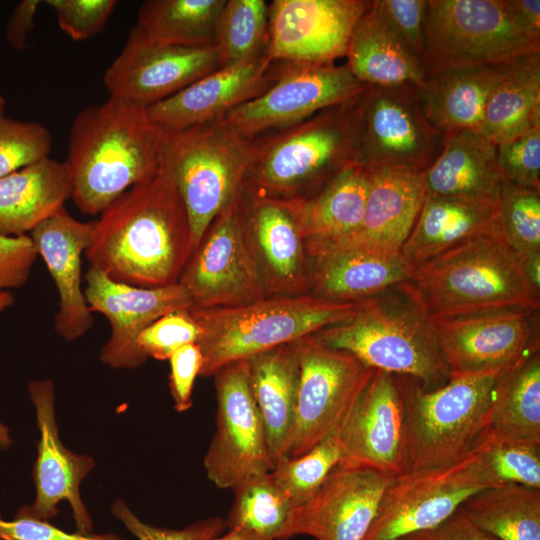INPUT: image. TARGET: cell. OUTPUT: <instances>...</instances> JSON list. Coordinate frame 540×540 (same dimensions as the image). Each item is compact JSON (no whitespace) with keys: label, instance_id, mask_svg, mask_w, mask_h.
I'll list each match as a JSON object with an SVG mask.
<instances>
[{"label":"cell","instance_id":"7","mask_svg":"<svg viewBox=\"0 0 540 540\" xmlns=\"http://www.w3.org/2000/svg\"><path fill=\"white\" fill-rule=\"evenodd\" d=\"M504 371L451 377L434 389L396 375L407 423L406 472L451 465L472 452L487 429L492 391Z\"/></svg>","mask_w":540,"mask_h":540},{"label":"cell","instance_id":"4","mask_svg":"<svg viewBox=\"0 0 540 540\" xmlns=\"http://www.w3.org/2000/svg\"><path fill=\"white\" fill-rule=\"evenodd\" d=\"M360 301L344 302L311 293L274 295L235 307L189 309L200 328V374L213 376L231 363L293 343L352 317Z\"/></svg>","mask_w":540,"mask_h":540},{"label":"cell","instance_id":"30","mask_svg":"<svg viewBox=\"0 0 540 540\" xmlns=\"http://www.w3.org/2000/svg\"><path fill=\"white\" fill-rule=\"evenodd\" d=\"M68 165L45 157L0 178V235H28L71 198Z\"/></svg>","mask_w":540,"mask_h":540},{"label":"cell","instance_id":"29","mask_svg":"<svg viewBox=\"0 0 540 540\" xmlns=\"http://www.w3.org/2000/svg\"><path fill=\"white\" fill-rule=\"evenodd\" d=\"M421 178L427 196L497 204L506 183L496 144L480 131L463 130L445 137L443 148Z\"/></svg>","mask_w":540,"mask_h":540},{"label":"cell","instance_id":"32","mask_svg":"<svg viewBox=\"0 0 540 540\" xmlns=\"http://www.w3.org/2000/svg\"><path fill=\"white\" fill-rule=\"evenodd\" d=\"M247 363L252 393L275 467L286 456L294 424L299 377L294 342L254 355Z\"/></svg>","mask_w":540,"mask_h":540},{"label":"cell","instance_id":"16","mask_svg":"<svg viewBox=\"0 0 540 540\" xmlns=\"http://www.w3.org/2000/svg\"><path fill=\"white\" fill-rule=\"evenodd\" d=\"M534 313L501 310L430 318L449 378L501 372L539 350Z\"/></svg>","mask_w":540,"mask_h":540},{"label":"cell","instance_id":"36","mask_svg":"<svg viewBox=\"0 0 540 540\" xmlns=\"http://www.w3.org/2000/svg\"><path fill=\"white\" fill-rule=\"evenodd\" d=\"M540 127V53L513 61L492 92L480 132L494 144Z\"/></svg>","mask_w":540,"mask_h":540},{"label":"cell","instance_id":"13","mask_svg":"<svg viewBox=\"0 0 540 540\" xmlns=\"http://www.w3.org/2000/svg\"><path fill=\"white\" fill-rule=\"evenodd\" d=\"M299 377L287 457L304 455L345 419L375 369L330 348L313 334L294 342Z\"/></svg>","mask_w":540,"mask_h":540},{"label":"cell","instance_id":"23","mask_svg":"<svg viewBox=\"0 0 540 540\" xmlns=\"http://www.w3.org/2000/svg\"><path fill=\"white\" fill-rule=\"evenodd\" d=\"M275 62L263 55L220 68L147 109L165 132L221 120L233 108L265 92L275 79Z\"/></svg>","mask_w":540,"mask_h":540},{"label":"cell","instance_id":"42","mask_svg":"<svg viewBox=\"0 0 540 540\" xmlns=\"http://www.w3.org/2000/svg\"><path fill=\"white\" fill-rule=\"evenodd\" d=\"M495 226L521 261L540 255V189L506 182L497 202Z\"/></svg>","mask_w":540,"mask_h":540},{"label":"cell","instance_id":"33","mask_svg":"<svg viewBox=\"0 0 540 540\" xmlns=\"http://www.w3.org/2000/svg\"><path fill=\"white\" fill-rule=\"evenodd\" d=\"M496 213L495 203L426 195L401 253L417 266L473 236L494 229Z\"/></svg>","mask_w":540,"mask_h":540},{"label":"cell","instance_id":"47","mask_svg":"<svg viewBox=\"0 0 540 540\" xmlns=\"http://www.w3.org/2000/svg\"><path fill=\"white\" fill-rule=\"evenodd\" d=\"M59 28L73 41L99 34L107 25L117 0H48Z\"/></svg>","mask_w":540,"mask_h":540},{"label":"cell","instance_id":"53","mask_svg":"<svg viewBox=\"0 0 540 540\" xmlns=\"http://www.w3.org/2000/svg\"><path fill=\"white\" fill-rule=\"evenodd\" d=\"M397 540H500L471 522L459 509L440 525Z\"/></svg>","mask_w":540,"mask_h":540},{"label":"cell","instance_id":"51","mask_svg":"<svg viewBox=\"0 0 540 540\" xmlns=\"http://www.w3.org/2000/svg\"><path fill=\"white\" fill-rule=\"evenodd\" d=\"M0 540H124L113 533H67L46 520L34 518L20 509L12 520L0 517Z\"/></svg>","mask_w":540,"mask_h":540},{"label":"cell","instance_id":"1","mask_svg":"<svg viewBox=\"0 0 540 540\" xmlns=\"http://www.w3.org/2000/svg\"><path fill=\"white\" fill-rule=\"evenodd\" d=\"M99 215L85 251L90 266L141 288L179 282L194 248L184 202L165 168L160 165Z\"/></svg>","mask_w":540,"mask_h":540},{"label":"cell","instance_id":"19","mask_svg":"<svg viewBox=\"0 0 540 540\" xmlns=\"http://www.w3.org/2000/svg\"><path fill=\"white\" fill-rule=\"evenodd\" d=\"M367 0H274L269 4L273 62L332 64L346 55L354 26L369 9Z\"/></svg>","mask_w":540,"mask_h":540},{"label":"cell","instance_id":"11","mask_svg":"<svg viewBox=\"0 0 540 540\" xmlns=\"http://www.w3.org/2000/svg\"><path fill=\"white\" fill-rule=\"evenodd\" d=\"M190 309L245 305L268 295L240 193L216 216L194 250L179 282Z\"/></svg>","mask_w":540,"mask_h":540},{"label":"cell","instance_id":"18","mask_svg":"<svg viewBox=\"0 0 540 540\" xmlns=\"http://www.w3.org/2000/svg\"><path fill=\"white\" fill-rule=\"evenodd\" d=\"M339 464L395 478L407 471V423L396 375L375 370L341 429Z\"/></svg>","mask_w":540,"mask_h":540},{"label":"cell","instance_id":"17","mask_svg":"<svg viewBox=\"0 0 540 540\" xmlns=\"http://www.w3.org/2000/svg\"><path fill=\"white\" fill-rule=\"evenodd\" d=\"M220 68L215 46L161 44L132 27L103 82L109 96L148 108Z\"/></svg>","mask_w":540,"mask_h":540},{"label":"cell","instance_id":"43","mask_svg":"<svg viewBox=\"0 0 540 540\" xmlns=\"http://www.w3.org/2000/svg\"><path fill=\"white\" fill-rule=\"evenodd\" d=\"M475 448L496 485L540 489V445L500 437L486 429Z\"/></svg>","mask_w":540,"mask_h":540},{"label":"cell","instance_id":"46","mask_svg":"<svg viewBox=\"0 0 540 540\" xmlns=\"http://www.w3.org/2000/svg\"><path fill=\"white\" fill-rule=\"evenodd\" d=\"M496 156L506 182L540 189V127L497 144Z\"/></svg>","mask_w":540,"mask_h":540},{"label":"cell","instance_id":"22","mask_svg":"<svg viewBox=\"0 0 540 540\" xmlns=\"http://www.w3.org/2000/svg\"><path fill=\"white\" fill-rule=\"evenodd\" d=\"M27 387L35 407L40 437L33 470L35 501L20 510L34 518L48 521L58 514L57 504L66 500L71 505L77 532L91 534L92 519L81 500L79 487L94 467V460L87 455L75 454L63 445L55 418L53 381H31Z\"/></svg>","mask_w":540,"mask_h":540},{"label":"cell","instance_id":"3","mask_svg":"<svg viewBox=\"0 0 540 540\" xmlns=\"http://www.w3.org/2000/svg\"><path fill=\"white\" fill-rule=\"evenodd\" d=\"M398 288L429 318L540 308V289L496 226L415 266Z\"/></svg>","mask_w":540,"mask_h":540},{"label":"cell","instance_id":"54","mask_svg":"<svg viewBox=\"0 0 540 540\" xmlns=\"http://www.w3.org/2000/svg\"><path fill=\"white\" fill-rule=\"evenodd\" d=\"M41 3L39 0H22L12 10L6 24L5 37L15 50L23 51L27 47Z\"/></svg>","mask_w":540,"mask_h":540},{"label":"cell","instance_id":"49","mask_svg":"<svg viewBox=\"0 0 540 540\" xmlns=\"http://www.w3.org/2000/svg\"><path fill=\"white\" fill-rule=\"evenodd\" d=\"M110 510L138 540H214L227 527L221 517L201 519L183 529L156 527L140 520L120 498L114 500Z\"/></svg>","mask_w":540,"mask_h":540},{"label":"cell","instance_id":"5","mask_svg":"<svg viewBox=\"0 0 540 540\" xmlns=\"http://www.w3.org/2000/svg\"><path fill=\"white\" fill-rule=\"evenodd\" d=\"M355 97L253 138L245 186L278 199L307 198L354 165Z\"/></svg>","mask_w":540,"mask_h":540},{"label":"cell","instance_id":"25","mask_svg":"<svg viewBox=\"0 0 540 540\" xmlns=\"http://www.w3.org/2000/svg\"><path fill=\"white\" fill-rule=\"evenodd\" d=\"M91 233L92 222L77 220L62 207L29 235L57 288L55 331L69 342L85 335L94 325L93 312L81 288V257Z\"/></svg>","mask_w":540,"mask_h":540},{"label":"cell","instance_id":"28","mask_svg":"<svg viewBox=\"0 0 540 540\" xmlns=\"http://www.w3.org/2000/svg\"><path fill=\"white\" fill-rule=\"evenodd\" d=\"M512 62L448 67L424 74L417 86L431 125L445 137L480 131L487 102Z\"/></svg>","mask_w":540,"mask_h":540},{"label":"cell","instance_id":"38","mask_svg":"<svg viewBox=\"0 0 540 540\" xmlns=\"http://www.w3.org/2000/svg\"><path fill=\"white\" fill-rule=\"evenodd\" d=\"M459 510L500 540H540V489L491 486L470 496Z\"/></svg>","mask_w":540,"mask_h":540},{"label":"cell","instance_id":"48","mask_svg":"<svg viewBox=\"0 0 540 540\" xmlns=\"http://www.w3.org/2000/svg\"><path fill=\"white\" fill-rule=\"evenodd\" d=\"M372 7L422 64L428 0H374Z\"/></svg>","mask_w":540,"mask_h":540},{"label":"cell","instance_id":"41","mask_svg":"<svg viewBox=\"0 0 540 540\" xmlns=\"http://www.w3.org/2000/svg\"><path fill=\"white\" fill-rule=\"evenodd\" d=\"M343 422L304 455L295 458L282 457L270 472L271 478L286 494L294 508L310 499L342 461Z\"/></svg>","mask_w":540,"mask_h":540},{"label":"cell","instance_id":"35","mask_svg":"<svg viewBox=\"0 0 540 540\" xmlns=\"http://www.w3.org/2000/svg\"><path fill=\"white\" fill-rule=\"evenodd\" d=\"M487 429L511 440L540 445V354L535 350L497 379Z\"/></svg>","mask_w":540,"mask_h":540},{"label":"cell","instance_id":"45","mask_svg":"<svg viewBox=\"0 0 540 540\" xmlns=\"http://www.w3.org/2000/svg\"><path fill=\"white\" fill-rule=\"evenodd\" d=\"M200 328L188 310L167 313L147 326L137 337V346L148 358L168 360L183 345L197 343Z\"/></svg>","mask_w":540,"mask_h":540},{"label":"cell","instance_id":"37","mask_svg":"<svg viewBox=\"0 0 540 540\" xmlns=\"http://www.w3.org/2000/svg\"><path fill=\"white\" fill-rule=\"evenodd\" d=\"M225 3L226 0H147L140 5L133 27L161 44L215 46Z\"/></svg>","mask_w":540,"mask_h":540},{"label":"cell","instance_id":"15","mask_svg":"<svg viewBox=\"0 0 540 540\" xmlns=\"http://www.w3.org/2000/svg\"><path fill=\"white\" fill-rule=\"evenodd\" d=\"M217 428L204 457L208 478L219 488L241 483L274 469L264 424L254 399L247 360L217 371Z\"/></svg>","mask_w":540,"mask_h":540},{"label":"cell","instance_id":"9","mask_svg":"<svg viewBox=\"0 0 540 540\" xmlns=\"http://www.w3.org/2000/svg\"><path fill=\"white\" fill-rule=\"evenodd\" d=\"M540 53L508 0H428L424 74L456 66L501 64Z\"/></svg>","mask_w":540,"mask_h":540},{"label":"cell","instance_id":"34","mask_svg":"<svg viewBox=\"0 0 540 540\" xmlns=\"http://www.w3.org/2000/svg\"><path fill=\"white\" fill-rule=\"evenodd\" d=\"M347 67L364 85H420L421 61L387 27L372 1L352 31L346 55Z\"/></svg>","mask_w":540,"mask_h":540},{"label":"cell","instance_id":"2","mask_svg":"<svg viewBox=\"0 0 540 540\" xmlns=\"http://www.w3.org/2000/svg\"><path fill=\"white\" fill-rule=\"evenodd\" d=\"M166 132L147 109L109 96L82 108L68 138V165L75 206L98 215L160 168Z\"/></svg>","mask_w":540,"mask_h":540},{"label":"cell","instance_id":"21","mask_svg":"<svg viewBox=\"0 0 540 540\" xmlns=\"http://www.w3.org/2000/svg\"><path fill=\"white\" fill-rule=\"evenodd\" d=\"M394 478L371 469L338 464L306 502L293 509L283 540H363L382 496Z\"/></svg>","mask_w":540,"mask_h":540},{"label":"cell","instance_id":"8","mask_svg":"<svg viewBox=\"0 0 540 540\" xmlns=\"http://www.w3.org/2000/svg\"><path fill=\"white\" fill-rule=\"evenodd\" d=\"M254 153L223 119L166 132L160 165L184 202L194 250L216 216L240 193Z\"/></svg>","mask_w":540,"mask_h":540},{"label":"cell","instance_id":"56","mask_svg":"<svg viewBox=\"0 0 540 540\" xmlns=\"http://www.w3.org/2000/svg\"><path fill=\"white\" fill-rule=\"evenodd\" d=\"M214 540H265L258 535L243 529V528H232L229 529V532L216 537Z\"/></svg>","mask_w":540,"mask_h":540},{"label":"cell","instance_id":"55","mask_svg":"<svg viewBox=\"0 0 540 540\" xmlns=\"http://www.w3.org/2000/svg\"><path fill=\"white\" fill-rule=\"evenodd\" d=\"M508 2L521 25L532 35L540 37V1L508 0Z\"/></svg>","mask_w":540,"mask_h":540},{"label":"cell","instance_id":"14","mask_svg":"<svg viewBox=\"0 0 540 540\" xmlns=\"http://www.w3.org/2000/svg\"><path fill=\"white\" fill-rule=\"evenodd\" d=\"M275 64L272 85L223 118L248 138L299 123L323 109L352 99L366 86L354 77L346 64Z\"/></svg>","mask_w":540,"mask_h":540},{"label":"cell","instance_id":"39","mask_svg":"<svg viewBox=\"0 0 540 540\" xmlns=\"http://www.w3.org/2000/svg\"><path fill=\"white\" fill-rule=\"evenodd\" d=\"M226 525L243 528L265 540H283L294 506L270 473L253 477L234 490Z\"/></svg>","mask_w":540,"mask_h":540},{"label":"cell","instance_id":"31","mask_svg":"<svg viewBox=\"0 0 540 540\" xmlns=\"http://www.w3.org/2000/svg\"><path fill=\"white\" fill-rule=\"evenodd\" d=\"M367 188V170L350 165L311 197L279 200L293 217L304 243L331 242L358 229Z\"/></svg>","mask_w":540,"mask_h":540},{"label":"cell","instance_id":"20","mask_svg":"<svg viewBox=\"0 0 540 540\" xmlns=\"http://www.w3.org/2000/svg\"><path fill=\"white\" fill-rule=\"evenodd\" d=\"M85 280L84 294L90 310L103 314L111 325L99 358L114 369L141 366L147 357L137 346L138 335L161 316L192 307L180 283L141 288L114 281L92 266Z\"/></svg>","mask_w":540,"mask_h":540},{"label":"cell","instance_id":"44","mask_svg":"<svg viewBox=\"0 0 540 540\" xmlns=\"http://www.w3.org/2000/svg\"><path fill=\"white\" fill-rule=\"evenodd\" d=\"M52 134L42 123L7 115V100L0 93V178L49 157Z\"/></svg>","mask_w":540,"mask_h":540},{"label":"cell","instance_id":"50","mask_svg":"<svg viewBox=\"0 0 540 540\" xmlns=\"http://www.w3.org/2000/svg\"><path fill=\"white\" fill-rule=\"evenodd\" d=\"M37 256L29 235H0V292L23 287Z\"/></svg>","mask_w":540,"mask_h":540},{"label":"cell","instance_id":"27","mask_svg":"<svg viewBox=\"0 0 540 540\" xmlns=\"http://www.w3.org/2000/svg\"><path fill=\"white\" fill-rule=\"evenodd\" d=\"M247 222L268 294L308 293L304 241L282 202L244 184Z\"/></svg>","mask_w":540,"mask_h":540},{"label":"cell","instance_id":"58","mask_svg":"<svg viewBox=\"0 0 540 540\" xmlns=\"http://www.w3.org/2000/svg\"><path fill=\"white\" fill-rule=\"evenodd\" d=\"M14 302V297L10 291L0 292V313L10 307Z\"/></svg>","mask_w":540,"mask_h":540},{"label":"cell","instance_id":"40","mask_svg":"<svg viewBox=\"0 0 540 540\" xmlns=\"http://www.w3.org/2000/svg\"><path fill=\"white\" fill-rule=\"evenodd\" d=\"M269 38L265 0H226L215 40L221 68L267 55Z\"/></svg>","mask_w":540,"mask_h":540},{"label":"cell","instance_id":"52","mask_svg":"<svg viewBox=\"0 0 540 540\" xmlns=\"http://www.w3.org/2000/svg\"><path fill=\"white\" fill-rule=\"evenodd\" d=\"M170 391L174 408L179 412L192 406L195 378L200 374L203 356L197 343H189L175 350L169 357Z\"/></svg>","mask_w":540,"mask_h":540},{"label":"cell","instance_id":"26","mask_svg":"<svg viewBox=\"0 0 540 540\" xmlns=\"http://www.w3.org/2000/svg\"><path fill=\"white\" fill-rule=\"evenodd\" d=\"M308 291L321 298L357 302L408 281L415 266L401 251L348 247L315 251L309 255Z\"/></svg>","mask_w":540,"mask_h":540},{"label":"cell","instance_id":"57","mask_svg":"<svg viewBox=\"0 0 540 540\" xmlns=\"http://www.w3.org/2000/svg\"><path fill=\"white\" fill-rule=\"evenodd\" d=\"M11 444L9 429L0 422V448L7 449Z\"/></svg>","mask_w":540,"mask_h":540},{"label":"cell","instance_id":"10","mask_svg":"<svg viewBox=\"0 0 540 540\" xmlns=\"http://www.w3.org/2000/svg\"><path fill=\"white\" fill-rule=\"evenodd\" d=\"M354 165L364 169L425 171L438 157L445 136L422 109L416 85H366L355 97Z\"/></svg>","mask_w":540,"mask_h":540},{"label":"cell","instance_id":"6","mask_svg":"<svg viewBox=\"0 0 540 540\" xmlns=\"http://www.w3.org/2000/svg\"><path fill=\"white\" fill-rule=\"evenodd\" d=\"M313 336L370 368L414 378L426 389L449 380L430 318L398 287L361 300L352 317Z\"/></svg>","mask_w":540,"mask_h":540},{"label":"cell","instance_id":"24","mask_svg":"<svg viewBox=\"0 0 540 540\" xmlns=\"http://www.w3.org/2000/svg\"><path fill=\"white\" fill-rule=\"evenodd\" d=\"M366 170L367 197L358 229L336 241L304 243L306 256L323 249L348 247L401 251L426 198L421 172L408 168Z\"/></svg>","mask_w":540,"mask_h":540},{"label":"cell","instance_id":"12","mask_svg":"<svg viewBox=\"0 0 540 540\" xmlns=\"http://www.w3.org/2000/svg\"><path fill=\"white\" fill-rule=\"evenodd\" d=\"M491 486L496 484L475 447L457 463L405 472L385 490L363 540H397L432 529L470 496Z\"/></svg>","mask_w":540,"mask_h":540}]
</instances>
